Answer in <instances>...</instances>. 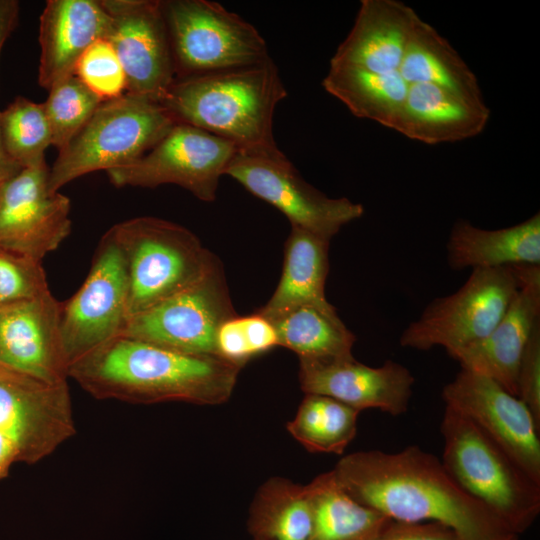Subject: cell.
Returning a JSON list of instances; mask_svg holds the SVG:
<instances>
[{
  "mask_svg": "<svg viewBox=\"0 0 540 540\" xmlns=\"http://www.w3.org/2000/svg\"><path fill=\"white\" fill-rule=\"evenodd\" d=\"M176 78L261 63L268 48L257 29L208 0L161 1Z\"/></svg>",
  "mask_w": 540,
  "mask_h": 540,
  "instance_id": "52a82bcc",
  "label": "cell"
},
{
  "mask_svg": "<svg viewBox=\"0 0 540 540\" xmlns=\"http://www.w3.org/2000/svg\"><path fill=\"white\" fill-rule=\"evenodd\" d=\"M232 142L194 126L177 123L146 154L106 174L117 187L155 188L176 184L212 202L219 179L237 154Z\"/></svg>",
  "mask_w": 540,
  "mask_h": 540,
  "instance_id": "9c48e42d",
  "label": "cell"
},
{
  "mask_svg": "<svg viewBox=\"0 0 540 540\" xmlns=\"http://www.w3.org/2000/svg\"><path fill=\"white\" fill-rule=\"evenodd\" d=\"M519 288L512 266L472 270L454 293L432 300L403 330L399 344L448 354L486 337L499 322Z\"/></svg>",
  "mask_w": 540,
  "mask_h": 540,
  "instance_id": "ba28073f",
  "label": "cell"
},
{
  "mask_svg": "<svg viewBox=\"0 0 540 540\" xmlns=\"http://www.w3.org/2000/svg\"><path fill=\"white\" fill-rule=\"evenodd\" d=\"M449 407L473 422L540 485V424L527 406L484 375L461 369L442 390Z\"/></svg>",
  "mask_w": 540,
  "mask_h": 540,
  "instance_id": "5bb4252c",
  "label": "cell"
},
{
  "mask_svg": "<svg viewBox=\"0 0 540 540\" xmlns=\"http://www.w3.org/2000/svg\"><path fill=\"white\" fill-rule=\"evenodd\" d=\"M359 413L333 398L306 394L287 430L310 452L340 455L357 433Z\"/></svg>",
  "mask_w": 540,
  "mask_h": 540,
  "instance_id": "f546056e",
  "label": "cell"
},
{
  "mask_svg": "<svg viewBox=\"0 0 540 540\" xmlns=\"http://www.w3.org/2000/svg\"><path fill=\"white\" fill-rule=\"evenodd\" d=\"M41 262L0 248V306L33 300L50 292Z\"/></svg>",
  "mask_w": 540,
  "mask_h": 540,
  "instance_id": "836d02e7",
  "label": "cell"
},
{
  "mask_svg": "<svg viewBox=\"0 0 540 540\" xmlns=\"http://www.w3.org/2000/svg\"><path fill=\"white\" fill-rule=\"evenodd\" d=\"M377 540H461L450 528L435 522L393 521Z\"/></svg>",
  "mask_w": 540,
  "mask_h": 540,
  "instance_id": "8d00e7d4",
  "label": "cell"
},
{
  "mask_svg": "<svg viewBox=\"0 0 540 540\" xmlns=\"http://www.w3.org/2000/svg\"><path fill=\"white\" fill-rule=\"evenodd\" d=\"M306 488L313 512L309 540H377L393 522L354 499L332 470L317 476Z\"/></svg>",
  "mask_w": 540,
  "mask_h": 540,
  "instance_id": "484cf974",
  "label": "cell"
},
{
  "mask_svg": "<svg viewBox=\"0 0 540 540\" xmlns=\"http://www.w3.org/2000/svg\"><path fill=\"white\" fill-rule=\"evenodd\" d=\"M442 464L454 481L512 532H525L540 513V485L473 422L446 407L440 425Z\"/></svg>",
  "mask_w": 540,
  "mask_h": 540,
  "instance_id": "277c9868",
  "label": "cell"
},
{
  "mask_svg": "<svg viewBox=\"0 0 540 540\" xmlns=\"http://www.w3.org/2000/svg\"><path fill=\"white\" fill-rule=\"evenodd\" d=\"M241 320L253 356L279 345L274 326L264 316L255 312L252 315L241 317Z\"/></svg>",
  "mask_w": 540,
  "mask_h": 540,
  "instance_id": "74e56055",
  "label": "cell"
},
{
  "mask_svg": "<svg viewBox=\"0 0 540 540\" xmlns=\"http://www.w3.org/2000/svg\"><path fill=\"white\" fill-rule=\"evenodd\" d=\"M128 292L125 260L109 229L99 242L84 283L60 303V335L68 368L122 334L128 320Z\"/></svg>",
  "mask_w": 540,
  "mask_h": 540,
  "instance_id": "8fae6325",
  "label": "cell"
},
{
  "mask_svg": "<svg viewBox=\"0 0 540 540\" xmlns=\"http://www.w3.org/2000/svg\"><path fill=\"white\" fill-rule=\"evenodd\" d=\"M21 169L22 168L17 165L6 153L3 146L0 129V181L13 176Z\"/></svg>",
  "mask_w": 540,
  "mask_h": 540,
  "instance_id": "ab89813d",
  "label": "cell"
},
{
  "mask_svg": "<svg viewBox=\"0 0 540 540\" xmlns=\"http://www.w3.org/2000/svg\"><path fill=\"white\" fill-rule=\"evenodd\" d=\"M518 538H519V535L511 534V535H509V536H507V537H505V538H503L501 540H518Z\"/></svg>",
  "mask_w": 540,
  "mask_h": 540,
  "instance_id": "60d3db41",
  "label": "cell"
},
{
  "mask_svg": "<svg viewBox=\"0 0 540 540\" xmlns=\"http://www.w3.org/2000/svg\"><path fill=\"white\" fill-rule=\"evenodd\" d=\"M60 303L51 292L0 306V367L48 382L68 380Z\"/></svg>",
  "mask_w": 540,
  "mask_h": 540,
  "instance_id": "d6986e66",
  "label": "cell"
},
{
  "mask_svg": "<svg viewBox=\"0 0 540 540\" xmlns=\"http://www.w3.org/2000/svg\"><path fill=\"white\" fill-rule=\"evenodd\" d=\"M216 353L241 368L253 357L241 316L229 318L219 326L216 334Z\"/></svg>",
  "mask_w": 540,
  "mask_h": 540,
  "instance_id": "d590c367",
  "label": "cell"
},
{
  "mask_svg": "<svg viewBox=\"0 0 540 540\" xmlns=\"http://www.w3.org/2000/svg\"><path fill=\"white\" fill-rule=\"evenodd\" d=\"M517 397L540 424V322L534 327L517 370Z\"/></svg>",
  "mask_w": 540,
  "mask_h": 540,
  "instance_id": "e575fe53",
  "label": "cell"
},
{
  "mask_svg": "<svg viewBox=\"0 0 540 540\" xmlns=\"http://www.w3.org/2000/svg\"><path fill=\"white\" fill-rule=\"evenodd\" d=\"M19 14V3L15 0H0V52L14 29Z\"/></svg>",
  "mask_w": 540,
  "mask_h": 540,
  "instance_id": "f35d334b",
  "label": "cell"
},
{
  "mask_svg": "<svg viewBox=\"0 0 540 540\" xmlns=\"http://www.w3.org/2000/svg\"><path fill=\"white\" fill-rule=\"evenodd\" d=\"M0 129L6 153L21 168L45 162L52 139L43 104L17 97L0 112Z\"/></svg>",
  "mask_w": 540,
  "mask_h": 540,
  "instance_id": "4dcf8cb0",
  "label": "cell"
},
{
  "mask_svg": "<svg viewBox=\"0 0 540 540\" xmlns=\"http://www.w3.org/2000/svg\"><path fill=\"white\" fill-rule=\"evenodd\" d=\"M452 270L497 268L520 264L540 265V213L516 225L495 230L455 221L446 243Z\"/></svg>",
  "mask_w": 540,
  "mask_h": 540,
  "instance_id": "603a6c76",
  "label": "cell"
},
{
  "mask_svg": "<svg viewBox=\"0 0 540 540\" xmlns=\"http://www.w3.org/2000/svg\"><path fill=\"white\" fill-rule=\"evenodd\" d=\"M177 124L168 111L147 97L125 93L103 101L83 129L59 152L49 170L48 188L98 170L131 163L152 149Z\"/></svg>",
  "mask_w": 540,
  "mask_h": 540,
  "instance_id": "8992f818",
  "label": "cell"
},
{
  "mask_svg": "<svg viewBox=\"0 0 540 540\" xmlns=\"http://www.w3.org/2000/svg\"><path fill=\"white\" fill-rule=\"evenodd\" d=\"M247 526L254 540H309L313 512L306 485L268 479L254 497Z\"/></svg>",
  "mask_w": 540,
  "mask_h": 540,
  "instance_id": "f1b7e54d",
  "label": "cell"
},
{
  "mask_svg": "<svg viewBox=\"0 0 540 540\" xmlns=\"http://www.w3.org/2000/svg\"><path fill=\"white\" fill-rule=\"evenodd\" d=\"M102 102L75 75L54 86L43 104L52 145L64 150Z\"/></svg>",
  "mask_w": 540,
  "mask_h": 540,
  "instance_id": "1f68e13d",
  "label": "cell"
},
{
  "mask_svg": "<svg viewBox=\"0 0 540 540\" xmlns=\"http://www.w3.org/2000/svg\"><path fill=\"white\" fill-rule=\"evenodd\" d=\"M399 73L409 85L433 84L466 100L485 102L475 73L450 42L421 17L410 36Z\"/></svg>",
  "mask_w": 540,
  "mask_h": 540,
  "instance_id": "d4e9b609",
  "label": "cell"
},
{
  "mask_svg": "<svg viewBox=\"0 0 540 540\" xmlns=\"http://www.w3.org/2000/svg\"><path fill=\"white\" fill-rule=\"evenodd\" d=\"M299 380L306 394L323 395L358 411L378 409L392 416L404 414L415 379L410 370L393 360L379 367L354 356L329 361H299Z\"/></svg>",
  "mask_w": 540,
  "mask_h": 540,
  "instance_id": "e0dca14e",
  "label": "cell"
},
{
  "mask_svg": "<svg viewBox=\"0 0 540 540\" xmlns=\"http://www.w3.org/2000/svg\"><path fill=\"white\" fill-rule=\"evenodd\" d=\"M332 471L354 499L395 522L439 523L461 540H501L515 534L466 493L441 460L419 446L394 453H351Z\"/></svg>",
  "mask_w": 540,
  "mask_h": 540,
  "instance_id": "6da1fadb",
  "label": "cell"
},
{
  "mask_svg": "<svg viewBox=\"0 0 540 540\" xmlns=\"http://www.w3.org/2000/svg\"><path fill=\"white\" fill-rule=\"evenodd\" d=\"M75 76L102 101L126 93L122 64L107 39L97 40L88 47L77 62Z\"/></svg>",
  "mask_w": 540,
  "mask_h": 540,
  "instance_id": "d6a6232c",
  "label": "cell"
},
{
  "mask_svg": "<svg viewBox=\"0 0 540 540\" xmlns=\"http://www.w3.org/2000/svg\"><path fill=\"white\" fill-rule=\"evenodd\" d=\"M75 432L67 381L48 382L0 367V434L17 462L37 463Z\"/></svg>",
  "mask_w": 540,
  "mask_h": 540,
  "instance_id": "4fadbf2b",
  "label": "cell"
},
{
  "mask_svg": "<svg viewBox=\"0 0 540 540\" xmlns=\"http://www.w3.org/2000/svg\"><path fill=\"white\" fill-rule=\"evenodd\" d=\"M420 16L399 0H362L354 24L331 65L376 73L399 71Z\"/></svg>",
  "mask_w": 540,
  "mask_h": 540,
  "instance_id": "44dd1931",
  "label": "cell"
},
{
  "mask_svg": "<svg viewBox=\"0 0 540 540\" xmlns=\"http://www.w3.org/2000/svg\"><path fill=\"white\" fill-rule=\"evenodd\" d=\"M224 174L277 208L292 227L327 240L364 214L362 204L346 197L330 198L306 182L282 152L250 154L238 151Z\"/></svg>",
  "mask_w": 540,
  "mask_h": 540,
  "instance_id": "30bf717a",
  "label": "cell"
},
{
  "mask_svg": "<svg viewBox=\"0 0 540 540\" xmlns=\"http://www.w3.org/2000/svg\"><path fill=\"white\" fill-rule=\"evenodd\" d=\"M111 18L101 1L49 0L40 17L39 85L48 91L75 75L83 53L107 39Z\"/></svg>",
  "mask_w": 540,
  "mask_h": 540,
  "instance_id": "ffe728a7",
  "label": "cell"
},
{
  "mask_svg": "<svg viewBox=\"0 0 540 540\" xmlns=\"http://www.w3.org/2000/svg\"><path fill=\"white\" fill-rule=\"evenodd\" d=\"M287 96L269 57L244 67L176 78L160 104L176 123L202 129L250 154H277L273 116Z\"/></svg>",
  "mask_w": 540,
  "mask_h": 540,
  "instance_id": "3957f363",
  "label": "cell"
},
{
  "mask_svg": "<svg viewBox=\"0 0 540 540\" xmlns=\"http://www.w3.org/2000/svg\"><path fill=\"white\" fill-rule=\"evenodd\" d=\"M322 86L355 117L377 122L390 129L401 111L409 88L399 71L376 73L331 64Z\"/></svg>",
  "mask_w": 540,
  "mask_h": 540,
  "instance_id": "83f0119b",
  "label": "cell"
},
{
  "mask_svg": "<svg viewBox=\"0 0 540 540\" xmlns=\"http://www.w3.org/2000/svg\"><path fill=\"white\" fill-rule=\"evenodd\" d=\"M485 102L466 100L433 84H410L392 127L427 145L452 143L481 134L490 119Z\"/></svg>",
  "mask_w": 540,
  "mask_h": 540,
  "instance_id": "7402d4cb",
  "label": "cell"
},
{
  "mask_svg": "<svg viewBox=\"0 0 540 540\" xmlns=\"http://www.w3.org/2000/svg\"><path fill=\"white\" fill-rule=\"evenodd\" d=\"M48 180L44 162L0 181V248L42 261L68 237L70 200Z\"/></svg>",
  "mask_w": 540,
  "mask_h": 540,
  "instance_id": "2e32d148",
  "label": "cell"
},
{
  "mask_svg": "<svg viewBox=\"0 0 540 540\" xmlns=\"http://www.w3.org/2000/svg\"><path fill=\"white\" fill-rule=\"evenodd\" d=\"M279 346L295 352L299 361H329L352 357L354 334L334 306H298L270 318Z\"/></svg>",
  "mask_w": 540,
  "mask_h": 540,
  "instance_id": "4316f807",
  "label": "cell"
},
{
  "mask_svg": "<svg viewBox=\"0 0 540 540\" xmlns=\"http://www.w3.org/2000/svg\"><path fill=\"white\" fill-rule=\"evenodd\" d=\"M110 231L126 264L128 319L193 285L220 262L190 230L160 218L129 219Z\"/></svg>",
  "mask_w": 540,
  "mask_h": 540,
  "instance_id": "5b68a950",
  "label": "cell"
},
{
  "mask_svg": "<svg viewBox=\"0 0 540 540\" xmlns=\"http://www.w3.org/2000/svg\"><path fill=\"white\" fill-rule=\"evenodd\" d=\"M329 242L306 230L292 227L285 243L279 283L268 302L256 313L270 318L303 305L332 307L325 296Z\"/></svg>",
  "mask_w": 540,
  "mask_h": 540,
  "instance_id": "cb8c5ba5",
  "label": "cell"
},
{
  "mask_svg": "<svg viewBox=\"0 0 540 540\" xmlns=\"http://www.w3.org/2000/svg\"><path fill=\"white\" fill-rule=\"evenodd\" d=\"M236 315L219 262L193 285L129 318L121 335L181 353L217 355V330Z\"/></svg>",
  "mask_w": 540,
  "mask_h": 540,
  "instance_id": "7c38bea8",
  "label": "cell"
},
{
  "mask_svg": "<svg viewBox=\"0 0 540 540\" xmlns=\"http://www.w3.org/2000/svg\"><path fill=\"white\" fill-rule=\"evenodd\" d=\"M240 369L215 354H186L120 335L71 363L68 378L97 399L218 405L230 398Z\"/></svg>",
  "mask_w": 540,
  "mask_h": 540,
  "instance_id": "7a4b0ae2",
  "label": "cell"
},
{
  "mask_svg": "<svg viewBox=\"0 0 540 540\" xmlns=\"http://www.w3.org/2000/svg\"><path fill=\"white\" fill-rule=\"evenodd\" d=\"M111 18L107 40L126 76V92L161 102L176 79L161 1L103 0Z\"/></svg>",
  "mask_w": 540,
  "mask_h": 540,
  "instance_id": "9a60e30c",
  "label": "cell"
},
{
  "mask_svg": "<svg viewBox=\"0 0 540 540\" xmlns=\"http://www.w3.org/2000/svg\"><path fill=\"white\" fill-rule=\"evenodd\" d=\"M519 288L504 315L480 341L449 354L461 369L500 384L517 396V370L534 327L540 322V265L512 266Z\"/></svg>",
  "mask_w": 540,
  "mask_h": 540,
  "instance_id": "ac0fdd59",
  "label": "cell"
}]
</instances>
